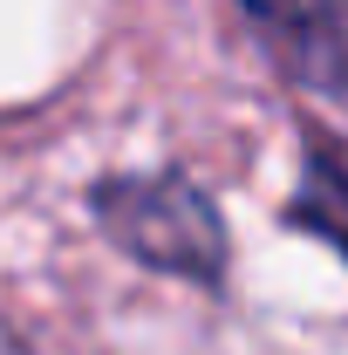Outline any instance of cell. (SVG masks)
Masks as SVG:
<instances>
[{
	"label": "cell",
	"mask_w": 348,
	"mask_h": 355,
	"mask_svg": "<svg viewBox=\"0 0 348 355\" xmlns=\"http://www.w3.org/2000/svg\"><path fill=\"white\" fill-rule=\"evenodd\" d=\"M89 219L103 225V239L116 253H130L150 273H171L218 294L232 273V246H225V219H218L212 191L191 171H110L89 184Z\"/></svg>",
	"instance_id": "cell-1"
},
{
	"label": "cell",
	"mask_w": 348,
	"mask_h": 355,
	"mask_svg": "<svg viewBox=\"0 0 348 355\" xmlns=\"http://www.w3.org/2000/svg\"><path fill=\"white\" fill-rule=\"evenodd\" d=\"M246 28L314 96H342V0H239Z\"/></svg>",
	"instance_id": "cell-2"
},
{
	"label": "cell",
	"mask_w": 348,
	"mask_h": 355,
	"mask_svg": "<svg viewBox=\"0 0 348 355\" xmlns=\"http://www.w3.org/2000/svg\"><path fill=\"white\" fill-rule=\"evenodd\" d=\"M287 225L321 239V246H342L348 232V178H342V144L328 130H307V171L301 191L287 198Z\"/></svg>",
	"instance_id": "cell-3"
},
{
	"label": "cell",
	"mask_w": 348,
	"mask_h": 355,
	"mask_svg": "<svg viewBox=\"0 0 348 355\" xmlns=\"http://www.w3.org/2000/svg\"><path fill=\"white\" fill-rule=\"evenodd\" d=\"M0 355H35V349H28V335H21V328H7V321H0Z\"/></svg>",
	"instance_id": "cell-4"
}]
</instances>
